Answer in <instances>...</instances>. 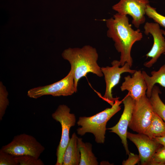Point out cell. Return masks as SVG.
<instances>
[{"mask_svg":"<svg viewBox=\"0 0 165 165\" xmlns=\"http://www.w3.org/2000/svg\"><path fill=\"white\" fill-rule=\"evenodd\" d=\"M105 21L108 28L107 35L112 39L116 49L120 53L119 61L121 66L127 63L131 67L133 63L131 48L135 42L143 38L140 30H134L129 23L128 16L118 13Z\"/></svg>","mask_w":165,"mask_h":165,"instance_id":"6da1fadb","label":"cell"},{"mask_svg":"<svg viewBox=\"0 0 165 165\" xmlns=\"http://www.w3.org/2000/svg\"><path fill=\"white\" fill-rule=\"evenodd\" d=\"M62 56L70 64L77 90L79 80L88 73H91L99 77L103 76L101 68L97 64L98 55L97 50L91 46L86 45L81 48H69L63 51Z\"/></svg>","mask_w":165,"mask_h":165,"instance_id":"7a4b0ae2","label":"cell"},{"mask_svg":"<svg viewBox=\"0 0 165 165\" xmlns=\"http://www.w3.org/2000/svg\"><path fill=\"white\" fill-rule=\"evenodd\" d=\"M117 97L111 108H108L90 117H80L77 122L81 127L77 129V134L83 136L87 133L93 134L95 140L98 143H104L107 129L108 121L121 109L120 101Z\"/></svg>","mask_w":165,"mask_h":165,"instance_id":"3957f363","label":"cell"},{"mask_svg":"<svg viewBox=\"0 0 165 165\" xmlns=\"http://www.w3.org/2000/svg\"><path fill=\"white\" fill-rule=\"evenodd\" d=\"M0 149L15 156L30 155L39 158L45 148L34 136L23 133L14 136Z\"/></svg>","mask_w":165,"mask_h":165,"instance_id":"277c9868","label":"cell"},{"mask_svg":"<svg viewBox=\"0 0 165 165\" xmlns=\"http://www.w3.org/2000/svg\"><path fill=\"white\" fill-rule=\"evenodd\" d=\"M70 112V109L67 105H60L52 114V118L60 123L62 129L61 138L57 149L56 165L63 164L64 154L70 138L69 136L70 129L75 125V115Z\"/></svg>","mask_w":165,"mask_h":165,"instance_id":"5b68a950","label":"cell"},{"mask_svg":"<svg viewBox=\"0 0 165 165\" xmlns=\"http://www.w3.org/2000/svg\"><path fill=\"white\" fill-rule=\"evenodd\" d=\"M77 91L75 86L73 72L71 69L64 78L50 85L32 88L28 90L27 95L35 99L46 95L67 96L72 95Z\"/></svg>","mask_w":165,"mask_h":165,"instance_id":"8992f818","label":"cell"},{"mask_svg":"<svg viewBox=\"0 0 165 165\" xmlns=\"http://www.w3.org/2000/svg\"><path fill=\"white\" fill-rule=\"evenodd\" d=\"M134 101L128 127L137 133L144 134L151 122L153 112L152 105L146 95Z\"/></svg>","mask_w":165,"mask_h":165,"instance_id":"52a82bcc","label":"cell"},{"mask_svg":"<svg viewBox=\"0 0 165 165\" xmlns=\"http://www.w3.org/2000/svg\"><path fill=\"white\" fill-rule=\"evenodd\" d=\"M112 66L101 68V70L104 76L106 83L105 91L102 99L112 106L117 97L114 98L112 94V90L119 82L121 75L128 72L133 74L136 70L130 69L129 64L126 63L121 67L120 62L117 60H113L111 62Z\"/></svg>","mask_w":165,"mask_h":165,"instance_id":"ba28073f","label":"cell"},{"mask_svg":"<svg viewBox=\"0 0 165 165\" xmlns=\"http://www.w3.org/2000/svg\"><path fill=\"white\" fill-rule=\"evenodd\" d=\"M149 3L148 0H120L112 9L121 14L130 16L132 24L138 28L145 21V10Z\"/></svg>","mask_w":165,"mask_h":165,"instance_id":"9c48e42d","label":"cell"},{"mask_svg":"<svg viewBox=\"0 0 165 165\" xmlns=\"http://www.w3.org/2000/svg\"><path fill=\"white\" fill-rule=\"evenodd\" d=\"M144 33L146 35L150 34L153 37V43L150 51L146 55L147 57L151 58L145 62L144 66L150 68L157 61L162 54L165 53V37L163 36L162 29L160 25L156 22H146L144 27Z\"/></svg>","mask_w":165,"mask_h":165,"instance_id":"30bf717a","label":"cell"},{"mask_svg":"<svg viewBox=\"0 0 165 165\" xmlns=\"http://www.w3.org/2000/svg\"><path fill=\"white\" fill-rule=\"evenodd\" d=\"M127 138L137 147L141 165H148L154 154L162 146L143 133L135 134L127 131Z\"/></svg>","mask_w":165,"mask_h":165,"instance_id":"8fae6325","label":"cell"},{"mask_svg":"<svg viewBox=\"0 0 165 165\" xmlns=\"http://www.w3.org/2000/svg\"><path fill=\"white\" fill-rule=\"evenodd\" d=\"M134 101L127 94L122 100L124 108L119 122L114 126L108 128L111 132L116 134L119 137L126 154L128 155L130 152L127 140V129L131 118Z\"/></svg>","mask_w":165,"mask_h":165,"instance_id":"7c38bea8","label":"cell"},{"mask_svg":"<svg viewBox=\"0 0 165 165\" xmlns=\"http://www.w3.org/2000/svg\"><path fill=\"white\" fill-rule=\"evenodd\" d=\"M124 79L121 90H127V94L134 101L146 95L147 86L141 70H136L132 77L128 75L124 77Z\"/></svg>","mask_w":165,"mask_h":165,"instance_id":"4fadbf2b","label":"cell"},{"mask_svg":"<svg viewBox=\"0 0 165 165\" xmlns=\"http://www.w3.org/2000/svg\"><path fill=\"white\" fill-rule=\"evenodd\" d=\"M78 138L75 132L72 135L64 154L62 165H79L81 155L77 143Z\"/></svg>","mask_w":165,"mask_h":165,"instance_id":"5bb4252c","label":"cell"},{"mask_svg":"<svg viewBox=\"0 0 165 165\" xmlns=\"http://www.w3.org/2000/svg\"><path fill=\"white\" fill-rule=\"evenodd\" d=\"M142 73L147 84L146 95L148 98L150 97L152 89L155 84L158 83L165 88V64L157 71H152L151 73V76L144 71H142Z\"/></svg>","mask_w":165,"mask_h":165,"instance_id":"9a60e30c","label":"cell"},{"mask_svg":"<svg viewBox=\"0 0 165 165\" xmlns=\"http://www.w3.org/2000/svg\"><path fill=\"white\" fill-rule=\"evenodd\" d=\"M78 145L81 155L79 165H97V158L92 151V145L90 143L83 142L82 139L78 138Z\"/></svg>","mask_w":165,"mask_h":165,"instance_id":"2e32d148","label":"cell"},{"mask_svg":"<svg viewBox=\"0 0 165 165\" xmlns=\"http://www.w3.org/2000/svg\"><path fill=\"white\" fill-rule=\"evenodd\" d=\"M144 134L151 139L165 136V122L153 112L150 125Z\"/></svg>","mask_w":165,"mask_h":165,"instance_id":"e0dca14e","label":"cell"},{"mask_svg":"<svg viewBox=\"0 0 165 165\" xmlns=\"http://www.w3.org/2000/svg\"><path fill=\"white\" fill-rule=\"evenodd\" d=\"M161 93L159 87L155 85L152 89L149 99L153 112L160 117L165 122V104L160 97L159 94Z\"/></svg>","mask_w":165,"mask_h":165,"instance_id":"ac0fdd59","label":"cell"},{"mask_svg":"<svg viewBox=\"0 0 165 165\" xmlns=\"http://www.w3.org/2000/svg\"><path fill=\"white\" fill-rule=\"evenodd\" d=\"M8 92L2 82H0V120H2L9 104Z\"/></svg>","mask_w":165,"mask_h":165,"instance_id":"d6986e66","label":"cell"},{"mask_svg":"<svg viewBox=\"0 0 165 165\" xmlns=\"http://www.w3.org/2000/svg\"><path fill=\"white\" fill-rule=\"evenodd\" d=\"M145 14L155 22L165 28V16L158 13L156 8L152 7L149 4L147 6Z\"/></svg>","mask_w":165,"mask_h":165,"instance_id":"ffe728a7","label":"cell"},{"mask_svg":"<svg viewBox=\"0 0 165 165\" xmlns=\"http://www.w3.org/2000/svg\"><path fill=\"white\" fill-rule=\"evenodd\" d=\"M19 165H44L43 161L39 158L30 155L15 156Z\"/></svg>","mask_w":165,"mask_h":165,"instance_id":"44dd1931","label":"cell"},{"mask_svg":"<svg viewBox=\"0 0 165 165\" xmlns=\"http://www.w3.org/2000/svg\"><path fill=\"white\" fill-rule=\"evenodd\" d=\"M148 165H165V147L162 146L156 151Z\"/></svg>","mask_w":165,"mask_h":165,"instance_id":"7402d4cb","label":"cell"},{"mask_svg":"<svg viewBox=\"0 0 165 165\" xmlns=\"http://www.w3.org/2000/svg\"><path fill=\"white\" fill-rule=\"evenodd\" d=\"M0 165H19L16 157L0 150Z\"/></svg>","mask_w":165,"mask_h":165,"instance_id":"603a6c76","label":"cell"},{"mask_svg":"<svg viewBox=\"0 0 165 165\" xmlns=\"http://www.w3.org/2000/svg\"><path fill=\"white\" fill-rule=\"evenodd\" d=\"M128 158L123 160L122 164L123 165H134L140 161L139 155L130 152L128 155Z\"/></svg>","mask_w":165,"mask_h":165,"instance_id":"cb8c5ba5","label":"cell"},{"mask_svg":"<svg viewBox=\"0 0 165 165\" xmlns=\"http://www.w3.org/2000/svg\"><path fill=\"white\" fill-rule=\"evenodd\" d=\"M153 139L163 146L165 147V135L162 137H156Z\"/></svg>","mask_w":165,"mask_h":165,"instance_id":"d4e9b609","label":"cell"},{"mask_svg":"<svg viewBox=\"0 0 165 165\" xmlns=\"http://www.w3.org/2000/svg\"><path fill=\"white\" fill-rule=\"evenodd\" d=\"M163 35L165 37V31L164 30H163ZM163 54L165 55V53Z\"/></svg>","mask_w":165,"mask_h":165,"instance_id":"484cf974","label":"cell"}]
</instances>
